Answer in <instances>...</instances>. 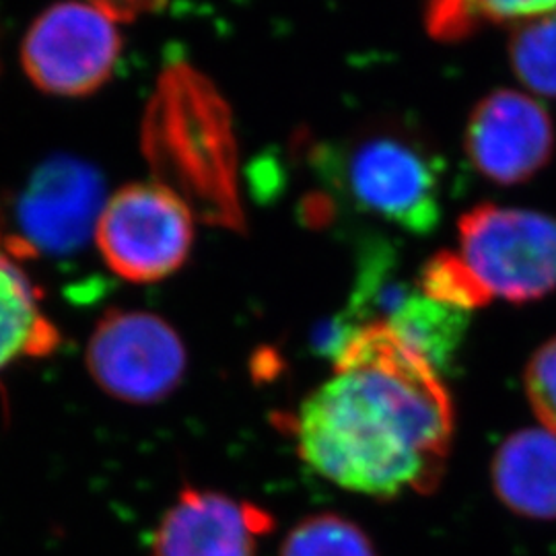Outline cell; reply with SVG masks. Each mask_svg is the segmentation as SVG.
<instances>
[{"label": "cell", "mask_w": 556, "mask_h": 556, "mask_svg": "<svg viewBox=\"0 0 556 556\" xmlns=\"http://www.w3.org/2000/svg\"><path fill=\"white\" fill-rule=\"evenodd\" d=\"M122 52L116 21L71 0L46 9L29 27L21 62L43 93L85 98L112 79Z\"/></svg>", "instance_id": "cell-7"}, {"label": "cell", "mask_w": 556, "mask_h": 556, "mask_svg": "<svg viewBox=\"0 0 556 556\" xmlns=\"http://www.w3.org/2000/svg\"><path fill=\"white\" fill-rule=\"evenodd\" d=\"M142 155L155 181L178 194L197 219L243 231L231 110L194 66L174 62L161 73L144 110Z\"/></svg>", "instance_id": "cell-2"}, {"label": "cell", "mask_w": 556, "mask_h": 556, "mask_svg": "<svg viewBox=\"0 0 556 556\" xmlns=\"http://www.w3.org/2000/svg\"><path fill=\"white\" fill-rule=\"evenodd\" d=\"M197 217L169 188L130 184L101 208L96 243L108 268L135 285L176 275L194 243Z\"/></svg>", "instance_id": "cell-5"}, {"label": "cell", "mask_w": 556, "mask_h": 556, "mask_svg": "<svg viewBox=\"0 0 556 556\" xmlns=\"http://www.w3.org/2000/svg\"><path fill=\"white\" fill-rule=\"evenodd\" d=\"M275 517L252 501L186 486L151 536L153 556H258Z\"/></svg>", "instance_id": "cell-10"}, {"label": "cell", "mask_w": 556, "mask_h": 556, "mask_svg": "<svg viewBox=\"0 0 556 556\" xmlns=\"http://www.w3.org/2000/svg\"><path fill=\"white\" fill-rule=\"evenodd\" d=\"M319 169L342 199L374 219L427 236L441 219L443 163L406 126H376L330 147Z\"/></svg>", "instance_id": "cell-3"}, {"label": "cell", "mask_w": 556, "mask_h": 556, "mask_svg": "<svg viewBox=\"0 0 556 556\" xmlns=\"http://www.w3.org/2000/svg\"><path fill=\"white\" fill-rule=\"evenodd\" d=\"M379 319L388 321L397 337L438 371H450L456 365L457 351L468 332L470 314L425 298L417 287Z\"/></svg>", "instance_id": "cell-13"}, {"label": "cell", "mask_w": 556, "mask_h": 556, "mask_svg": "<svg viewBox=\"0 0 556 556\" xmlns=\"http://www.w3.org/2000/svg\"><path fill=\"white\" fill-rule=\"evenodd\" d=\"M493 491L516 516L556 519V433L521 429L498 445L491 464Z\"/></svg>", "instance_id": "cell-12"}, {"label": "cell", "mask_w": 556, "mask_h": 556, "mask_svg": "<svg viewBox=\"0 0 556 556\" xmlns=\"http://www.w3.org/2000/svg\"><path fill=\"white\" fill-rule=\"evenodd\" d=\"M85 363L101 392L124 404L149 406L178 390L188 353L167 319L140 309H110L91 332Z\"/></svg>", "instance_id": "cell-6"}, {"label": "cell", "mask_w": 556, "mask_h": 556, "mask_svg": "<svg viewBox=\"0 0 556 556\" xmlns=\"http://www.w3.org/2000/svg\"><path fill=\"white\" fill-rule=\"evenodd\" d=\"M555 142L546 108L516 89H497L478 101L464 135L472 167L497 186L534 178L553 160Z\"/></svg>", "instance_id": "cell-9"}, {"label": "cell", "mask_w": 556, "mask_h": 556, "mask_svg": "<svg viewBox=\"0 0 556 556\" xmlns=\"http://www.w3.org/2000/svg\"><path fill=\"white\" fill-rule=\"evenodd\" d=\"M101 13H105L110 20L135 21L155 13L167 0H79Z\"/></svg>", "instance_id": "cell-19"}, {"label": "cell", "mask_w": 556, "mask_h": 556, "mask_svg": "<svg viewBox=\"0 0 556 556\" xmlns=\"http://www.w3.org/2000/svg\"><path fill=\"white\" fill-rule=\"evenodd\" d=\"M103 181L85 161L59 155L34 172L21 192L11 233L31 254H73L96 236L103 208Z\"/></svg>", "instance_id": "cell-8"}, {"label": "cell", "mask_w": 556, "mask_h": 556, "mask_svg": "<svg viewBox=\"0 0 556 556\" xmlns=\"http://www.w3.org/2000/svg\"><path fill=\"white\" fill-rule=\"evenodd\" d=\"M509 62L528 89L556 100V11L517 25Z\"/></svg>", "instance_id": "cell-16"}, {"label": "cell", "mask_w": 556, "mask_h": 556, "mask_svg": "<svg viewBox=\"0 0 556 556\" xmlns=\"http://www.w3.org/2000/svg\"><path fill=\"white\" fill-rule=\"evenodd\" d=\"M29 258L0 223V374L25 358L59 351V328L43 312V293L25 268Z\"/></svg>", "instance_id": "cell-11"}, {"label": "cell", "mask_w": 556, "mask_h": 556, "mask_svg": "<svg viewBox=\"0 0 556 556\" xmlns=\"http://www.w3.org/2000/svg\"><path fill=\"white\" fill-rule=\"evenodd\" d=\"M459 256L493 299L530 303L556 291V217L478 204L457 220Z\"/></svg>", "instance_id": "cell-4"}, {"label": "cell", "mask_w": 556, "mask_h": 556, "mask_svg": "<svg viewBox=\"0 0 556 556\" xmlns=\"http://www.w3.org/2000/svg\"><path fill=\"white\" fill-rule=\"evenodd\" d=\"M280 556H378L374 540L349 517L314 514L282 538Z\"/></svg>", "instance_id": "cell-15"}, {"label": "cell", "mask_w": 556, "mask_h": 556, "mask_svg": "<svg viewBox=\"0 0 556 556\" xmlns=\"http://www.w3.org/2000/svg\"><path fill=\"white\" fill-rule=\"evenodd\" d=\"M298 454L318 477L365 497L431 493L445 472L454 406L439 371L383 319L340 338L334 371L293 418Z\"/></svg>", "instance_id": "cell-1"}, {"label": "cell", "mask_w": 556, "mask_h": 556, "mask_svg": "<svg viewBox=\"0 0 556 556\" xmlns=\"http://www.w3.org/2000/svg\"><path fill=\"white\" fill-rule=\"evenodd\" d=\"M523 383L540 422L556 433V337L546 340L532 355Z\"/></svg>", "instance_id": "cell-18"}, {"label": "cell", "mask_w": 556, "mask_h": 556, "mask_svg": "<svg viewBox=\"0 0 556 556\" xmlns=\"http://www.w3.org/2000/svg\"><path fill=\"white\" fill-rule=\"evenodd\" d=\"M556 11V0H427L425 25L433 40L472 38L482 27L523 23Z\"/></svg>", "instance_id": "cell-14"}, {"label": "cell", "mask_w": 556, "mask_h": 556, "mask_svg": "<svg viewBox=\"0 0 556 556\" xmlns=\"http://www.w3.org/2000/svg\"><path fill=\"white\" fill-rule=\"evenodd\" d=\"M417 287L425 298L468 314L493 301L462 256L447 250L425 262Z\"/></svg>", "instance_id": "cell-17"}]
</instances>
